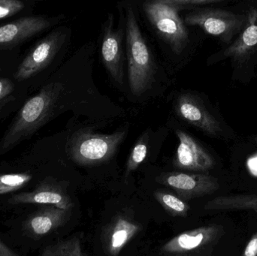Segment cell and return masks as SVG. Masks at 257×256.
Listing matches in <instances>:
<instances>
[{
	"label": "cell",
	"instance_id": "obj_16",
	"mask_svg": "<svg viewBox=\"0 0 257 256\" xmlns=\"http://www.w3.org/2000/svg\"><path fill=\"white\" fill-rule=\"evenodd\" d=\"M208 210H253L257 213V194L222 195L205 205Z\"/></svg>",
	"mask_w": 257,
	"mask_h": 256
},
{
	"label": "cell",
	"instance_id": "obj_10",
	"mask_svg": "<svg viewBox=\"0 0 257 256\" xmlns=\"http://www.w3.org/2000/svg\"><path fill=\"white\" fill-rule=\"evenodd\" d=\"M175 111L183 120L208 135L218 136L221 134L222 129L217 119L196 96L189 93L180 95L175 102Z\"/></svg>",
	"mask_w": 257,
	"mask_h": 256
},
{
	"label": "cell",
	"instance_id": "obj_18",
	"mask_svg": "<svg viewBox=\"0 0 257 256\" xmlns=\"http://www.w3.org/2000/svg\"><path fill=\"white\" fill-rule=\"evenodd\" d=\"M42 256H84L81 243L76 237L45 248Z\"/></svg>",
	"mask_w": 257,
	"mask_h": 256
},
{
	"label": "cell",
	"instance_id": "obj_22",
	"mask_svg": "<svg viewBox=\"0 0 257 256\" xmlns=\"http://www.w3.org/2000/svg\"><path fill=\"white\" fill-rule=\"evenodd\" d=\"M24 7V3L19 0H0V20L17 15Z\"/></svg>",
	"mask_w": 257,
	"mask_h": 256
},
{
	"label": "cell",
	"instance_id": "obj_9",
	"mask_svg": "<svg viewBox=\"0 0 257 256\" xmlns=\"http://www.w3.org/2000/svg\"><path fill=\"white\" fill-rule=\"evenodd\" d=\"M223 233V227L220 225L202 227L175 237L165 249L172 252H193L201 255H205L204 252H207L210 255Z\"/></svg>",
	"mask_w": 257,
	"mask_h": 256
},
{
	"label": "cell",
	"instance_id": "obj_24",
	"mask_svg": "<svg viewBox=\"0 0 257 256\" xmlns=\"http://www.w3.org/2000/svg\"><path fill=\"white\" fill-rule=\"evenodd\" d=\"M242 256H257V232L249 240Z\"/></svg>",
	"mask_w": 257,
	"mask_h": 256
},
{
	"label": "cell",
	"instance_id": "obj_23",
	"mask_svg": "<svg viewBox=\"0 0 257 256\" xmlns=\"http://www.w3.org/2000/svg\"><path fill=\"white\" fill-rule=\"evenodd\" d=\"M15 85L8 78H0V101L9 97L13 93Z\"/></svg>",
	"mask_w": 257,
	"mask_h": 256
},
{
	"label": "cell",
	"instance_id": "obj_1",
	"mask_svg": "<svg viewBox=\"0 0 257 256\" xmlns=\"http://www.w3.org/2000/svg\"><path fill=\"white\" fill-rule=\"evenodd\" d=\"M63 91L62 84H48L23 105L0 141L1 154L31 138L51 119Z\"/></svg>",
	"mask_w": 257,
	"mask_h": 256
},
{
	"label": "cell",
	"instance_id": "obj_2",
	"mask_svg": "<svg viewBox=\"0 0 257 256\" xmlns=\"http://www.w3.org/2000/svg\"><path fill=\"white\" fill-rule=\"evenodd\" d=\"M126 46L130 90L134 96H140L151 88L156 66L131 8L126 12Z\"/></svg>",
	"mask_w": 257,
	"mask_h": 256
},
{
	"label": "cell",
	"instance_id": "obj_14",
	"mask_svg": "<svg viewBox=\"0 0 257 256\" xmlns=\"http://www.w3.org/2000/svg\"><path fill=\"white\" fill-rule=\"evenodd\" d=\"M9 204H52L57 208L67 210L70 206L69 198L61 190L49 184H42L33 192L14 195L9 199Z\"/></svg>",
	"mask_w": 257,
	"mask_h": 256
},
{
	"label": "cell",
	"instance_id": "obj_25",
	"mask_svg": "<svg viewBox=\"0 0 257 256\" xmlns=\"http://www.w3.org/2000/svg\"><path fill=\"white\" fill-rule=\"evenodd\" d=\"M0 256H18V255L0 241Z\"/></svg>",
	"mask_w": 257,
	"mask_h": 256
},
{
	"label": "cell",
	"instance_id": "obj_15",
	"mask_svg": "<svg viewBox=\"0 0 257 256\" xmlns=\"http://www.w3.org/2000/svg\"><path fill=\"white\" fill-rule=\"evenodd\" d=\"M67 210L56 207L44 209L32 215L25 223V230L35 237H41L51 232L61 225L66 219Z\"/></svg>",
	"mask_w": 257,
	"mask_h": 256
},
{
	"label": "cell",
	"instance_id": "obj_7",
	"mask_svg": "<svg viewBox=\"0 0 257 256\" xmlns=\"http://www.w3.org/2000/svg\"><path fill=\"white\" fill-rule=\"evenodd\" d=\"M123 33V30L114 28V17L109 14L102 28L101 57L112 79L120 85L124 78Z\"/></svg>",
	"mask_w": 257,
	"mask_h": 256
},
{
	"label": "cell",
	"instance_id": "obj_27",
	"mask_svg": "<svg viewBox=\"0 0 257 256\" xmlns=\"http://www.w3.org/2000/svg\"><path fill=\"white\" fill-rule=\"evenodd\" d=\"M12 100V96H9V97L6 98V99H3V101H0V112H1L3 108L6 106V104L9 103V102Z\"/></svg>",
	"mask_w": 257,
	"mask_h": 256
},
{
	"label": "cell",
	"instance_id": "obj_19",
	"mask_svg": "<svg viewBox=\"0 0 257 256\" xmlns=\"http://www.w3.org/2000/svg\"><path fill=\"white\" fill-rule=\"evenodd\" d=\"M33 178L29 173H18L0 175V195L15 192L25 186Z\"/></svg>",
	"mask_w": 257,
	"mask_h": 256
},
{
	"label": "cell",
	"instance_id": "obj_28",
	"mask_svg": "<svg viewBox=\"0 0 257 256\" xmlns=\"http://www.w3.org/2000/svg\"><path fill=\"white\" fill-rule=\"evenodd\" d=\"M256 142H257V138H256Z\"/></svg>",
	"mask_w": 257,
	"mask_h": 256
},
{
	"label": "cell",
	"instance_id": "obj_12",
	"mask_svg": "<svg viewBox=\"0 0 257 256\" xmlns=\"http://www.w3.org/2000/svg\"><path fill=\"white\" fill-rule=\"evenodd\" d=\"M179 140L175 164L181 169L193 171H207L214 165L212 156L189 134L176 131Z\"/></svg>",
	"mask_w": 257,
	"mask_h": 256
},
{
	"label": "cell",
	"instance_id": "obj_26",
	"mask_svg": "<svg viewBox=\"0 0 257 256\" xmlns=\"http://www.w3.org/2000/svg\"><path fill=\"white\" fill-rule=\"evenodd\" d=\"M249 168L251 172L256 174L257 175V159L256 158H253L248 162Z\"/></svg>",
	"mask_w": 257,
	"mask_h": 256
},
{
	"label": "cell",
	"instance_id": "obj_21",
	"mask_svg": "<svg viewBox=\"0 0 257 256\" xmlns=\"http://www.w3.org/2000/svg\"><path fill=\"white\" fill-rule=\"evenodd\" d=\"M160 197V201L166 208L170 210L172 213H180L183 215L187 213L189 210V207L179 198L170 194H159Z\"/></svg>",
	"mask_w": 257,
	"mask_h": 256
},
{
	"label": "cell",
	"instance_id": "obj_17",
	"mask_svg": "<svg viewBox=\"0 0 257 256\" xmlns=\"http://www.w3.org/2000/svg\"><path fill=\"white\" fill-rule=\"evenodd\" d=\"M138 228L125 219H120L116 224L110 238V250L114 255L127 243L130 237L137 231Z\"/></svg>",
	"mask_w": 257,
	"mask_h": 256
},
{
	"label": "cell",
	"instance_id": "obj_8",
	"mask_svg": "<svg viewBox=\"0 0 257 256\" xmlns=\"http://www.w3.org/2000/svg\"><path fill=\"white\" fill-rule=\"evenodd\" d=\"M57 18L27 16L0 26V51L12 49L52 27Z\"/></svg>",
	"mask_w": 257,
	"mask_h": 256
},
{
	"label": "cell",
	"instance_id": "obj_4",
	"mask_svg": "<svg viewBox=\"0 0 257 256\" xmlns=\"http://www.w3.org/2000/svg\"><path fill=\"white\" fill-rule=\"evenodd\" d=\"M144 11L160 37L180 54L189 42L188 32L179 16L181 8L172 0H155L144 3Z\"/></svg>",
	"mask_w": 257,
	"mask_h": 256
},
{
	"label": "cell",
	"instance_id": "obj_6",
	"mask_svg": "<svg viewBox=\"0 0 257 256\" xmlns=\"http://www.w3.org/2000/svg\"><path fill=\"white\" fill-rule=\"evenodd\" d=\"M66 39L63 30H56L41 40L29 53L17 69L15 78L26 81L42 72L54 60Z\"/></svg>",
	"mask_w": 257,
	"mask_h": 256
},
{
	"label": "cell",
	"instance_id": "obj_13",
	"mask_svg": "<svg viewBox=\"0 0 257 256\" xmlns=\"http://www.w3.org/2000/svg\"><path fill=\"white\" fill-rule=\"evenodd\" d=\"M246 15L247 25L236 40L223 51V57L242 62L257 49V9H250Z\"/></svg>",
	"mask_w": 257,
	"mask_h": 256
},
{
	"label": "cell",
	"instance_id": "obj_3",
	"mask_svg": "<svg viewBox=\"0 0 257 256\" xmlns=\"http://www.w3.org/2000/svg\"><path fill=\"white\" fill-rule=\"evenodd\" d=\"M126 133V129L108 135L78 131L69 138L68 151L72 159L81 165L105 162L115 153Z\"/></svg>",
	"mask_w": 257,
	"mask_h": 256
},
{
	"label": "cell",
	"instance_id": "obj_20",
	"mask_svg": "<svg viewBox=\"0 0 257 256\" xmlns=\"http://www.w3.org/2000/svg\"><path fill=\"white\" fill-rule=\"evenodd\" d=\"M148 139L142 138L133 149L127 164V171L136 169L146 158L148 154Z\"/></svg>",
	"mask_w": 257,
	"mask_h": 256
},
{
	"label": "cell",
	"instance_id": "obj_5",
	"mask_svg": "<svg viewBox=\"0 0 257 256\" xmlns=\"http://www.w3.org/2000/svg\"><path fill=\"white\" fill-rule=\"evenodd\" d=\"M184 24L201 27L205 33L230 43L234 36L247 25L246 15H238L215 9H195L184 17Z\"/></svg>",
	"mask_w": 257,
	"mask_h": 256
},
{
	"label": "cell",
	"instance_id": "obj_11",
	"mask_svg": "<svg viewBox=\"0 0 257 256\" xmlns=\"http://www.w3.org/2000/svg\"><path fill=\"white\" fill-rule=\"evenodd\" d=\"M163 182L173 188L184 199L211 195L220 187L217 178L202 174L170 173L163 177Z\"/></svg>",
	"mask_w": 257,
	"mask_h": 256
}]
</instances>
